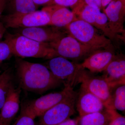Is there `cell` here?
Returning <instances> with one entry per match:
<instances>
[{
	"mask_svg": "<svg viewBox=\"0 0 125 125\" xmlns=\"http://www.w3.org/2000/svg\"><path fill=\"white\" fill-rule=\"evenodd\" d=\"M2 61H0V67L1 64H2Z\"/></svg>",
	"mask_w": 125,
	"mask_h": 125,
	"instance_id": "1f68e13d",
	"label": "cell"
},
{
	"mask_svg": "<svg viewBox=\"0 0 125 125\" xmlns=\"http://www.w3.org/2000/svg\"><path fill=\"white\" fill-rule=\"evenodd\" d=\"M116 55L110 47L98 50L85 58L81 65L92 73H99L105 70Z\"/></svg>",
	"mask_w": 125,
	"mask_h": 125,
	"instance_id": "4fadbf2b",
	"label": "cell"
},
{
	"mask_svg": "<svg viewBox=\"0 0 125 125\" xmlns=\"http://www.w3.org/2000/svg\"><path fill=\"white\" fill-rule=\"evenodd\" d=\"M49 44L55 49L58 56L67 59L85 58L98 51L83 45L69 34L56 42Z\"/></svg>",
	"mask_w": 125,
	"mask_h": 125,
	"instance_id": "8992f818",
	"label": "cell"
},
{
	"mask_svg": "<svg viewBox=\"0 0 125 125\" xmlns=\"http://www.w3.org/2000/svg\"><path fill=\"white\" fill-rule=\"evenodd\" d=\"M106 108L125 112V84L111 87L110 98Z\"/></svg>",
	"mask_w": 125,
	"mask_h": 125,
	"instance_id": "ac0fdd59",
	"label": "cell"
},
{
	"mask_svg": "<svg viewBox=\"0 0 125 125\" xmlns=\"http://www.w3.org/2000/svg\"><path fill=\"white\" fill-rule=\"evenodd\" d=\"M85 4L92 7H97L101 10V0H84Z\"/></svg>",
	"mask_w": 125,
	"mask_h": 125,
	"instance_id": "484cf974",
	"label": "cell"
},
{
	"mask_svg": "<svg viewBox=\"0 0 125 125\" xmlns=\"http://www.w3.org/2000/svg\"><path fill=\"white\" fill-rule=\"evenodd\" d=\"M21 89L14 87L9 94L0 112L2 125H10L20 108Z\"/></svg>",
	"mask_w": 125,
	"mask_h": 125,
	"instance_id": "2e32d148",
	"label": "cell"
},
{
	"mask_svg": "<svg viewBox=\"0 0 125 125\" xmlns=\"http://www.w3.org/2000/svg\"><path fill=\"white\" fill-rule=\"evenodd\" d=\"M79 83L101 99L106 108L110 98L111 87L103 75L96 76L83 68L79 76Z\"/></svg>",
	"mask_w": 125,
	"mask_h": 125,
	"instance_id": "ba28073f",
	"label": "cell"
},
{
	"mask_svg": "<svg viewBox=\"0 0 125 125\" xmlns=\"http://www.w3.org/2000/svg\"><path fill=\"white\" fill-rule=\"evenodd\" d=\"M112 0H101L102 9H104L105 7L109 4Z\"/></svg>",
	"mask_w": 125,
	"mask_h": 125,
	"instance_id": "4dcf8cb0",
	"label": "cell"
},
{
	"mask_svg": "<svg viewBox=\"0 0 125 125\" xmlns=\"http://www.w3.org/2000/svg\"><path fill=\"white\" fill-rule=\"evenodd\" d=\"M2 22L5 28H25L49 25L50 18L43 10H36L22 14H8L2 17Z\"/></svg>",
	"mask_w": 125,
	"mask_h": 125,
	"instance_id": "52a82bcc",
	"label": "cell"
},
{
	"mask_svg": "<svg viewBox=\"0 0 125 125\" xmlns=\"http://www.w3.org/2000/svg\"><path fill=\"white\" fill-rule=\"evenodd\" d=\"M18 34L40 42H56L66 36L65 32L56 27L44 26L19 29Z\"/></svg>",
	"mask_w": 125,
	"mask_h": 125,
	"instance_id": "8fae6325",
	"label": "cell"
},
{
	"mask_svg": "<svg viewBox=\"0 0 125 125\" xmlns=\"http://www.w3.org/2000/svg\"><path fill=\"white\" fill-rule=\"evenodd\" d=\"M36 117L24 105L22 106L19 116L14 125H37Z\"/></svg>",
	"mask_w": 125,
	"mask_h": 125,
	"instance_id": "7402d4cb",
	"label": "cell"
},
{
	"mask_svg": "<svg viewBox=\"0 0 125 125\" xmlns=\"http://www.w3.org/2000/svg\"><path fill=\"white\" fill-rule=\"evenodd\" d=\"M69 34L83 45L96 50L110 47L112 42L98 30L80 20L73 21L66 27Z\"/></svg>",
	"mask_w": 125,
	"mask_h": 125,
	"instance_id": "3957f363",
	"label": "cell"
},
{
	"mask_svg": "<svg viewBox=\"0 0 125 125\" xmlns=\"http://www.w3.org/2000/svg\"><path fill=\"white\" fill-rule=\"evenodd\" d=\"M4 41L7 42L13 55L19 57L48 59L58 56L49 43L39 42L19 34H7Z\"/></svg>",
	"mask_w": 125,
	"mask_h": 125,
	"instance_id": "7a4b0ae2",
	"label": "cell"
},
{
	"mask_svg": "<svg viewBox=\"0 0 125 125\" xmlns=\"http://www.w3.org/2000/svg\"><path fill=\"white\" fill-rule=\"evenodd\" d=\"M103 76L110 87L120 84H125V56L116 55L103 71Z\"/></svg>",
	"mask_w": 125,
	"mask_h": 125,
	"instance_id": "9a60e30c",
	"label": "cell"
},
{
	"mask_svg": "<svg viewBox=\"0 0 125 125\" xmlns=\"http://www.w3.org/2000/svg\"><path fill=\"white\" fill-rule=\"evenodd\" d=\"M114 111L105 108L101 111L79 117L78 125H110Z\"/></svg>",
	"mask_w": 125,
	"mask_h": 125,
	"instance_id": "e0dca14e",
	"label": "cell"
},
{
	"mask_svg": "<svg viewBox=\"0 0 125 125\" xmlns=\"http://www.w3.org/2000/svg\"><path fill=\"white\" fill-rule=\"evenodd\" d=\"M125 0H112L104 10L112 31L120 39H125L124 28Z\"/></svg>",
	"mask_w": 125,
	"mask_h": 125,
	"instance_id": "30bf717a",
	"label": "cell"
},
{
	"mask_svg": "<svg viewBox=\"0 0 125 125\" xmlns=\"http://www.w3.org/2000/svg\"><path fill=\"white\" fill-rule=\"evenodd\" d=\"M14 87L12 71L10 69H8L0 75V111Z\"/></svg>",
	"mask_w": 125,
	"mask_h": 125,
	"instance_id": "44dd1931",
	"label": "cell"
},
{
	"mask_svg": "<svg viewBox=\"0 0 125 125\" xmlns=\"http://www.w3.org/2000/svg\"><path fill=\"white\" fill-rule=\"evenodd\" d=\"M55 4L64 7H70L73 10L84 3V0H54Z\"/></svg>",
	"mask_w": 125,
	"mask_h": 125,
	"instance_id": "603a6c76",
	"label": "cell"
},
{
	"mask_svg": "<svg viewBox=\"0 0 125 125\" xmlns=\"http://www.w3.org/2000/svg\"><path fill=\"white\" fill-rule=\"evenodd\" d=\"M0 125H1V122L0 120Z\"/></svg>",
	"mask_w": 125,
	"mask_h": 125,
	"instance_id": "d6a6232c",
	"label": "cell"
},
{
	"mask_svg": "<svg viewBox=\"0 0 125 125\" xmlns=\"http://www.w3.org/2000/svg\"><path fill=\"white\" fill-rule=\"evenodd\" d=\"M42 10L49 15L50 19L49 25L57 28H66L73 21L78 19L73 11L59 5L48 6L43 7Z\"/></svg>",
	"mask_w": 125,
	"mask_h": 125,
	"instance_id": "5bb4252c",
	"label": "cell"
},
{
	"mask_svg": "<svg viewBox=\"0 0 125 125\" xmlns=\"http://www.w3.org/2000/svg\"><path fill=\"white\" fill-rule=\"evenodd\" d=\"M8 0H0V19L2 17V14L6 7Z\"/></svg>",
	"mask_w": 125,
	"mask_h": 125,
	"instance_id": "83f0119b",
	"label": "cell"
},
{
	"mask_svg": "<svg viewBox=\"0 0 125 125\" xmlns=\"http://www.w3.org/2000/svg\"><path fill=\"white\" fill-rule=\"evenodd\" d=\"M110 125H125V116L114 110V116Z\"/></svg>",
	"mask_w": 125,
	"mask_h": 125,
	"instance_id": "d4e9b609",
	"label": "cell"
},
{
	"mask_svg": "<svg viewBox=\"0 0 125 125\" xmlns=\"http://www.w3.org/2000/svg\"><path fill=\"white\" fill-rule=\"evenodd\" d=\"M77 92L73 90L64 100L42 114L38 125H57L75 113Z\"/></svg>",
	"mask_w": 125,
	"mask_h": 125,
	"instance_id": "277c9868",
	"label": "cell"
},
{
	"mask_svg": "<svg viewBox=\"0 0 125 125\" xmlns=\"http://www.w3.org/2000/svg\"><path fill=\"white\" fill-rule=\"evenodd\" d=\"M13 55L9 44L4 41L0 42V61H3L10 58Z\"/></svg>",
	"mask_w": 125,
	"mask_h": 125,
	"instance_id": "cb8c5ba5",
	"label": "cell"
},
{
	"mask_svg": "<svg viewBox=\"0 0 125 125\" xmlns=\"http://www.w3.org/2000/svg\"><path fill=\"white\" fill-rule=\"evenodd\" d=\"M47 68L65 85L73 87L78 83L80 73L83 68L80 64L71 62L66 58L57 56L47 62Z\"/></svg>",
	"mask_w": 125,
	"mask_h": 125,
	"instance_id": "5b68a950",
	"label": "cell"
},
{
	"mask_svg": "<svg viewBox=\"0 0 125 125\" xmlns=\"http://www.w3.org/2000/svg\"><path fill=\"white\" fill-rule=\"evenodd\" d=\"M52 0H33L34 3L37 6L46 4L47 3H49Z\"/></svg>",
	"mask_w": 125,
	"mask_h": 125,
	"instance_id": "f1b7e54d",
	"label": "cell"
},
{
	"mask_svg": "<svg viewBox=\"0 0 125 125\" xmlns=\"http://www.w3.org/2000/svg\"><path fill=\"white\" fill-rule=\"evenodd\" d=\"M73 90V87L65 86L60 92L47 94L31 101L25 106L36 118L61 102Z\"/></svg>",
	"mask_w": 125,
	"mask_h": 125,
	"instance_id": "9c48e42d",
	"label": "cell"
},
{
	"mask_svg": "<svg viewBox=\"0 0 125 125\" xmlns=\"http://www.w3.org/2000/svg\"><path fill=\"white\" fill-rule=\"evenodd\" d=\"M79 119V117L75 119L70 118L57 125H78Z\"/></svg>",
	"mask_w": 125,
	"mask_h": 125,
	"instance_id": "4316f807",
	"label": "cell"
},
{
	"mask_svg": "<svg viewBox=\"0 0 125 125\" xmlns=\"http://www.w3.org/2000/svg\"><path fill=\"white\" fill-rule=\"evenodd\" d=\"M6 28L2 22H0V40H1L5 32Z\"/></svg>",
	"mask_w": 125,
	"mask_h": 125,
	"instance_id": "f546056e",
	"label": "cell"
},
{
	"mask_svg": "<svg viewBox=\"0 0 125 125\" xmlns=\"http://www.w3.org/2000/svg\"><path fill=\"white\" fill-rule=\"evenodd\" d=\"M93 26L99 30L109 40L114 43L118 42L120 39L112 31L110 28L106 15L104 13H102L101 10L96 9L95 20Z\"/></svg>",
	"mask_w": 125,
	"mask_h": 125,
	"instance_id": "d6986e66",
	"label": "cell"
},
{
	"mask_svg": "<svg viewBox=\"0 0 125 125\" xmlns=\"http://www.w3.org/2000/svg\"><path fill=\"white\" fill-rule=\"evenodd\" d=\"M38 6L33 0H8L6 9H8L9 14H22L36 11Z\"/></svg>",
	"mask_w": 125,
	"mask_h": 125,
	"instance_id": "ffe728a7",
	"label": "cell"
},
{
	"mask_svg": "<svg viewBox=\"0 0 125 125\" xmlns=\"http://www.w3.org/2000/svg\"><path fill=\"white\" fill-rule=\"evenodd\" d=\"M75 106L79 117L101 111L106 108L102 101L82 84L77 93Z\"/></svg>",
	"mask_w": 125,
	"mask_h": 125,
	"instance_id": "7c38bea8",
	"label": "cell"
},
{
	"mask_svg": "<svg viewBox=\"0 0 125 125\" xmlns=\"http://www.w3.org/2000/svg\"><path fill=\"white\" fill-rule=\"evenodd\" d=\"M16 70L20 87L28 92L42 94L63 84L47 67L39 63L18 59Z\"/></svg>",
	"mask_w": 125,
	"mask_h": 125,
	"instance_id": "6da1fadb",
	"label": "cell"
}]
</instances>
